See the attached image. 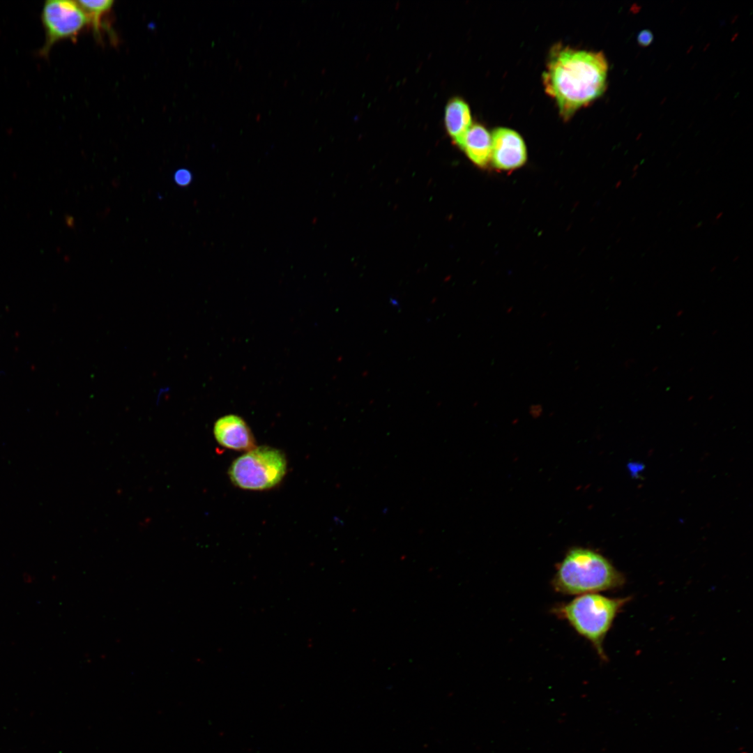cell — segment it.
I'll return each mask as SVG.
<instances>
[{
    "label": "cell",
    "instance_id": "obj_1",
    "mask_svg": "<svg viewBox=\"0 0 753 753\" xmlns=\"http://www.w3.org/2000/svg\"><path fill=\"white\" fill-rule=\"evenodd\" d=\"M607 70V61L601 52L556 47L542 75L545 89L556 100L561 116L568 120L604 93Z\"/></svg>",
    "mask_w": 753,
    "mask_h": 753
},
{
    "label": "cell",
    "instance_id": "obj_2",
    "mask_svg": "<svg viewBox=\"0 0 753 753\" xmlns=\"http://www.w3.org/2000/svg\"><path fill=\"white\" fill-rule=\"evenodd\" d=\"M625 577L604 556L584 547L570 549L556 568L554 590L564 595H583L622 587Z\"/></svg>",
    "mask_w": 753,
    "mask_h": 753
},
{
    "label": "cell",
    "instance_id": "obj_3",
    "mask_svg": "<svg viewBox=\"0 0 753 753\" xmlns=\"http://www.w3.org/2000/svg\"><path fill=\"white\" fill-rule=\"evenodd\" d=\"M630 600V597L613 598L598 593H586L556 604L552 612L588 641L599 657L607 661L604 639L621 609Z\"/></svg>",
    "mask_w": 753,
    "mask_h": 753
},
{
    "label": "cell",
    "instance_id": "obj_4",
    "mask_svg": "<svg viewBox=\"0 0 753 753\" xmlns=\"http://www.w3.org/2000/svg\"><path fill=\"white\" fill-rule=\"evenodd\" d=\"M287 471V459L280 450L255 447L236 458L229 469L233 484L247 490H265L277 485Z\"/></svg>",
    "mask_w": 753,
    "mask_h": 753
},
{
    "label": "cell",
    "instance_id": "obj_5",
    "mask_svg": "<svg viewBox=\"0 0 753 753\" xmlns=\"http://www.w3.org/2000/svg\"><path fill=\"white\" fill-rule=\"evenodd\" d=\"M40 20L45 31V43L38 51L41 57L48 56L53 46L61 40H75L89 26L88 17L77 1H45Z\"/></svg>",
    "mask_w": 753,
    "mask_h": 753
},
{
    "label": "cell",
    "instance_id": "obj_6",
    "mask_svg": "<svg viewBox=\"0 0 753 753\" xmlns=\"http://www.w3.org/2000/svg\"><path fill=\"white\" fill-rule=\"evenodd\" d=\"M491 160L499 169L508 170L521 167L526 160V149L522 137L515 130L498 128L491 134Z\"/></svg>",
    "mask_w": 753,
    "mask_h": 753
},
{
    "label": "cell",
    "instance_id": "obj_7",
    "mask_svg": "<svg viewBox=\"0 0 753 753\" xmlns=\"http://www.w3.org/2000/svg\"><path fill=\"white\" fill-rule=\"evenodd\" d=\"M218 443L227 448L249 451L255 448V439L246 422L235 414L218 419L213 426Z\"/></svg>",
    "mask_w": 753,
    "mask_h": 753
},
{
    "label": "cell",
    "instance_id": "obj_8",
    "mask_svg": "<svg viewBox=\"0 0 753 753\" xmlns=\"http://www.w3.org/2000/svg\"><path fill=\"white\" fill-rule=\"evenodd\" d=\"M459 146L478 166L484 167L491 160V135L480 124H472Z\"/></svg>",
    "mask_w": 753,
    "mask_h": 753
},
{
    "label": "cell",
    "instance_id": "obj_9",
    "mask_svg": "<svg viewBox=\"0 0 753 753\" xmlns=\"http://www.w3.org/2000/svg\"><path fill=\"white\" fill-rule=\"evenodd\" d=\"M445 126L448 135L460 146L472 126L471 112L467 103L459 98L449 100L445 109Z\"/></svg>",
    "mask_w": 753,
    "mask_h": 753
},
{
    "label": "cell",
    "instance_id": "obj_10",
    "mask_svg": "<svg viewBox=\"0 0 753 753\" xmlns=\"http://www.w3.org/2000/svg\"><path fill=\"white\" fill-rule=\"evenodd\" d=\"M79 6L85 12L88 20L89 26H91L96 36H100L102 20L112 9L114 1H77Z\"/></svg>",
    "mask_w": 753,
    "mask_h": 753
},
{
    "label": "cell",
    "instance_id": "obj_11",
    "mask_svg": "<svg viewBox=\"0 0 753 753\" xmlns=\"http://www.w3.org/2000/svg\"><path fill=\"white\" fill-rule=\"evenodd\" d=\"M174 178L178 185L185 186L191 182L192 174L188 170L181 169L176 172Z\"/></svg>",
    "mask_w": 753,
    "mask_h": 753
},
{
    "label": "cell",
    "instance_id": "obj_12",
    "mask_svg": "<svg viewBox=\"0 0 753 753\" xmlns=\"http://www.w3.org/2000/svg\"><path fill=\"white\" fill-rule=\"evenodd\" d=\"M637 41L639 44L641 46H647L650 45L653 41L652 33L648 30L641 31L637 36Z\"/></svg>",
    "mask_w": 753,
    "mask_h": 753
},
{
    "label": "cell",
    "instance_id": "obj_13",
    "mask_svg": "<svg viewBox=\"0 0 753 753\" xmlns=\"http://www.w3.org/2000/svg\"><path fill=\"white\" fill-rule=\"evenodd\" d=\"M722 215H723V212H720L719 213H717V215H716L715 219L716 220L720 219Z\"/></svg>",
    "mask_w": 753,
    "mask_h": 753
},
{
    "label": "cell",
    "instance_id": "obj_14",
    "mask_svg": "<svg viewBox=\"0 0 753 753\" xmlns=\"http://www.w3.org/2000/svg\"><path fill=\"white\" fill-rule=\"evenodd\" d=\"M738 259H739V256H736L735 258L733 259V261L736 262V261H737Z\"/></svg>",
    "mask_w": 753,
    "mask_h": 753
},
{
    "label": "cell",
    "instance_id": "obj_15",
    "mask_svg": "<svg viewBox=\"0 0 753 753\" xmlns=\"http://www.w3.org/2000/svg\"><path fill=\"white\" fill-rule=\"evenodd\" d=\"M637 172H634V174H633L632 175V178H634V177H635V176H637Z\"/></svg>",
    "mask_w": 753,
    "mask_h": 753
}]
</instances>
